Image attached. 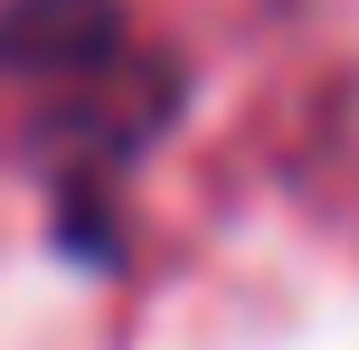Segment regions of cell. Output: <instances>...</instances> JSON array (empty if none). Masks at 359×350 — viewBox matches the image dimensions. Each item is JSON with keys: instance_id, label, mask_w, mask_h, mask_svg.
I'll return each instance as SVG.
<instances>
[{"instance_id": "obj_1", "label": "cell", "mask_w": 359, "mask_h": 350, "mask_svg": "<svg viewBox=\"0 0 359 350\" xmlns=\"http://www.w3.org/2000/svg\"><path fill=\"white\" fill-rule=\"evenodd\" d=\"M114 48H123L114 0H10L0 10V67L57 76V67H104Z\"/></svg>"}]
</instances>
